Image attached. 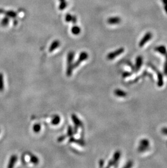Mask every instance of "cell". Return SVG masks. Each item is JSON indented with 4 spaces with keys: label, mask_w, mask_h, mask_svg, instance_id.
<instances>
[{
    "label": "cell",
    "mask_w": 167,
    "mask_h": 168,
    "mask_svg": "<svg viewBox=\"0 0 167 168\" xmlns=\"http://www.w3.org/2000/svg\"><path fill=\"white\" fill-rule=\"evenodd\" d=\"M162 2L163 3V4H167V0H162Z\"/></svg>",
    "instance_id": "35"
},
{
    "label": "cell",
    "mask_w": 167,
    "mask_h": 168,
    "mask_svg": "<svg viewBox=\"0 0 167 168\" xmlns=\"http://www.w3.org/2000/svg\"><path fill=\"white\" fill-rule=\"evenodd\" d=\"M16 161H17V156L16 155H13L10 158L8 167V168H13L15 165Z\"/></svg>",
    "instance_id": "14"
},
{
    "label": "cell",
    "mask_w": 167,
    "mask_h": 168,
    "mask_svg": "<svg viewBox=\"0 0 167 168\" xmlns=\"http://www.w3.org/2000/svg\"><path fill=\"white\" fill-rule=\"evenodd\" d=\"M120 156H121V152L119 150H117L116 151L113 156V159H112L114 165L116 164L119 161V159L120 158Z\"/></svg>",
    "instance_id": "13"
},
{
    "label": "cell",
    "mask_w": 167,
    "mask_h": 168,
    "mask_svg": "<svg viewBox=\"0 0 167 168\" xmlns=\"http://www.w3.org/2000/svg\"><path fill=\"white\" fill-rule=\"evenodd\" d=\"M71 32L74 35H78L81 33V28L77 26H75L72 28Z\"/></svg>",
    "instance_id": "19"
},
{
    "label": "cell",
    "mask_w": 167,
    "mask_h": 168,
    "mask_svg": "<svg viewBox=\"0 0 167 168\" xmlns=\"http://www.w3.org/2000/svg\"><path fill=\"white\" fill-rule=\"evenodd\" d=\"M30 162L32 163H33L34 165H37L39 163V158H38V157L34 156L33 155H30Z\"/></svg>",
    "instance_id": "17"
},
{
    "label": "cell",
    "mask_w": 167,
    "mask_h": 168,
    "mask_svg": "<svg viewBox=\"0 0 167 168\" xmlns=\"http://www.w3.org/2000/svg\"><path fill=\"white\" fill-rule=\"evenodd\" d=\"M69 143H75V144H78V145H81V146H85V142L83 140H81V139H77L75 138H73V137H71L69 138Z\"/></svg>",
    "instance_id": "10"
},
{
    "label": "cell",
    "mask_w": 167,
    "mask_h": 168,
    "mask_svg": "<svg viewBox=\"0 0 167 168\" xmlns=\"http://www.w3.org/2000/svg\"><path fill=\"white\" fill-rule=\"evenodd\" d=\"M60 120H61V119H60V117L59 115H55L52 119L51 123L53 125L56 126V125H58L60 123Z\"/></svg>",
    "instance_id": "16"
},
{
    "label": "cell",
    "mask_w": 167,
    "mask_h": 168,
    "mask_svg": "<svg viewBox=\"0 0 167 168\" xmlns=\"http://www.w3.org/2000/svg\"><path fill=\"white\" fill-rule=\"evenodd\" d=\"M155 51L164 56L167 54V48L164 45H160L156 47L155 48Z\"/></svg>",
    "instance_id": "8"
},
{
    "label": "cell",
    "mask_w": 167,
    "mask_h": 168,
    "mask_svg": "<svg viewBox=\"0 0 167 168\" xmlns=\"http://www.w3.org/2000/svg\"><path fill=\"white\" fill-rule=\"evenodd\" d=\"M88 58H89V54L87 52H81L78 60L73 64V69L77 68L78 66H79L81 62H83L84 60H86Z\"/></svg>",
    "instance_id": "2"
},
{
    "label": "cell",
    "mask_w": 167,
    "mask_h": 168,
    "mask_svg": "<svg viewBox=\"0 0 167 168\" xmlns=\"http://www.w3.org/2000/svg\"><path fill=\"white\" fill-rule=\"evenodd\" d=\"M124 52V48H120L115 51L111 52L110 53L108 54L106 58L108 60H113V59L119 56L120 54H123Z\"/></svg>",
    "instance_id": "3"
},
{
    "label": "cell",
    "mask_w": 167,
    "mask_h": 168,
    "mask_svg": "<svg viewBox=\"0 0 167 168\" xmlns=\"http://www.w3.org/2000/svg\"><path fill=\"white\" fill-rule=\"evenodd\" d=\"M4 88L3 76L2 74H0V91H2Z\"/></svg>",
    "instance_id": "23"
},
{
    "label": "cell",
    "mask_w": 167,
    "mask_h": 168,
    "mask_svg": "<svg viewBox=\"0 0 167 168\" xmlns=\"http://www.w3.org/2000/svg\"><path fill=\"white\" fill-rule=\"evenodd\" d=\"M41 125L40 123H35L33 127V130L34 132H35L36 133H39L41 131Z\"/></svg>",
    "instance_id": "20"
},
{
    "label": "cell",
    "mask_w": 167,
    "mask_h": 168,
    "mask_svg": "<svg viewBox=\"0 0 167 168\" xmlns=\"http://www.w3.org/2000/svg\"><path fill=\"white\" fill-rule=\"evenodd\" d=\"M132 166H133V162H132V161H129V162L126 164V165L124 167V168H131Z\"/></svg>",
    "instance_id": "27"
},
{
    "label": "cell",
    "mask_w": 167,
    "mask_h": 168,
    "mask_svg": "<svg viewBox=\"0 0 167 168\" xmlns=\"http://www.w3.org/2000/svg\"><path fill=\"white\" fill-rule=\"evenodd\" d=\"M161 132L164 135H167V127H163L161 129Z\"/></svg>",
    "instance_id": "31"
},
{
    "label": "cell",
    "mask_w": 167,
    "mask_h": 168,
    "mask_svg": "<svg viewBox=\"0 0 167 168\" xmlns=\"http://www.w3.org/2000/svg\"><path fill=\"white\" fill-rule=\"evenodd\" d=\"M114 94L116 96L119 97H124L127 96V93L125 91L119 89H116L115 90Z\"/></svg>",
    "instance_id": "12"
},
{
    "label": "cell",
    "mask_w": 167,
    "mask_h": 168,
    "mask_svg": "<svg viewBox=\"0 0 167 168\" xmlns=\"http://www.w3.org/2000/svg\"><path fill=\"white\" fill-rule=\"evenodd\" d=\"M65 20L66 22H72L73 24H75L77 22V19L75 16L68 14L66 15Z\"/></svg>",
    "instance_id": "15"
},
{
    "label": "cell",
    "mask_w": 167,
    "mask_h": 168,
    "mask_svg": "<svg viewBox=\"0 0 167 168\" xmlns=\"http://www.w3.org/2000/svg\"><path fill=\"white\" fill-rule=\"evenodd\" d=\"M140 145L144 146V147L149 148L150 142H149V140H148L146 139H143L140 140Z\"/></svg>",
    "instance_id": "18"
},
{
    "label": "cell",
    "mask_w": 167,
    "mask_h": 168,
    "mask_svg": "<svg viewBox=\"0 0 167 168\" xmlns=\"http://www.w3.org/2000/svg\"><path fill=\"white\" fill-rule=\"evenodd\" d=\"M166 56V59L164 62V68H163V72L165 75L167 76V53Z\"/></svg>",
    "instance_id": "24"
},
{
    "label": "cell",
    "mask_w": 167,
    "mask_h": 168,
    "mask_svg": "<svg viewBox=\"0 0 167 168\" xmlns=\"http://www.w3.org/2000/svg\"><path fill=\"white\" fill-rule=\"evenodd\" d=\"M152 67V68L155 70V71L156 72V74H157V85L159 87H162L163 86V85L164 84V81H163V75L161 72H160L157 69H156V68L150 65Z\"/></svg>",
    "instance_id": "5"
},
{
    "label": "cell",
    "mask_w": 167,
    "mask_h": 168,
    "mask_svg": "<svg viewBox=\"0 0 167 168\" xmlns=\"http://www.w3.org/2000/svg\"><path fill=\"white\" fill-rule=\"evenodd\" d=\"M104 164V159H101L99 161V167H103Z\"/></svg>",
    "instance_id": "30"
},
{
    "label": "cell",
    "mask_w": 167,
    "mask_h": 168,
    "mask_svg": "<svg viewBox=\"0 0 167 168\" xmlns=\"http://www.w3.org/2000/svg\"><path fill=\"white\" fill-rule=\"evenodd\" d=\"M78 129H79V127L76 125H75V127H74V129H73V133L74 134H76L78 132Z\"/></svg>",
    "instance_id": "33"
},
{
    "label": "cell",
    "mask_w": 167,
    "mask_h": 168,
    "mask_svg": "<svg viewBox=\"0 0 167 168\" xmlns=\"http://www.w3.org/2000/svg\"><path fill=\"white\" fill-rule=\"evenodd\" d=\"M120 22H121V19L117 16L111 17L107 19V23L110 25L118 24Z\"/></svg>",
    "instance_id": "9"
},
{
    "label": "cell",
    "mask_w": 167,
    "mask_h": 168,
    "mask_svg": "<svg viewBox=\"0 0 167 168\" xmlns=\"http://www.w3.org/2000/svg\"><path fill=\"white\" fill-rule=\"evenodd\" d=\"M72 120L73 121V123H75V125L78 126L79 127H83V123L77 116L75 114H72Z\"/></svg>",
    "instance_id": "6"
},
{
    "label": "cell",
    "mask_w": 167,
    "mask_h": 168,
    "mask_svg": "<svg viewBox=\"0 0 167 168\" xmlns=\"http://www.w3.org/2000/svg\"><path fill=\"white\" fill-rule=\"evenodd\" d=\"M143 64V58L142 56H138L136 59V64L134 66V70L138 71L140 70Z\"/></svg>",
    "instance_id": "7"
},
{
    "label": "cell",
    "mask_w": 167,
    "mask_h": 168,
    "mask_svg": "<svg viewBox=\"0 0 167 168\" xmlns=\"http://www.w3.org/2000/svg\"><path fill=\"white\" fill-rule=\"evenodd\" d=\"M132 75V73L130 72H123V77L124 78H126V77H129L130 76H131Z\"/></svg>",
    "instance_id": "28"
},
{
    "label": "cell",
    "mask_w": 167,
    "mask_h": 168,
    "mask_svg": "<svg viewBox=\"0 0 167 168\" xmlns=\"http://www.w3.org/2000/svg\"><path fill=\"white\" fill-rule=\"evenodd\" d=\"M60 45V41L58 40H54L53 42L51 44V46H50V47L49 48V52H53L55 49H57L58 48H59Z\"/></svg>",
    "instance_id": "11"
},
{
    "label": "cell",
    "mask_w": 167,
    "mask_h": 168,
    "mask_svg": "<svg viewBox=\"0 0 167 168\" xmlns=\"http://www.w3.org/2000/svg\"><path fill=\"white\" fill-rule=\"evenodd\" d=\"M8 22H9L8 19L7 18L4 19H3V20L2 21V24L4 26H7L8 24Z\"/></svg>",
    "instance_id": "32"
},
{
    "label": "cell",
    "mask_w": 167,
    "mask_h": 168,
    "mask_svg": "<svg viewBox=\"0 0 167 168\" xmlns=\"http://www.w3.org/2000/svg\"><path fill=\"white\" fill-rule=\"evenodd\" d=\"M67 6V2L65 1H62V2H60L59 6V8L60 10H62L65 9Z\"/></svg>",
    "instance_id": "21"
},
{
    "label": "cell",
    "mask_w": 167,
    "mask_h": 168,
    "mask_svg": "<svg viewBox=\"0 0 167 168\" xmlns=\"http://www.w3.org/2000/svg\"><path fill=\"white\" fill-rule=\"evenodd\" d=\"M75 57V53L73 51L69 52L67 55V65L66 69V75L68 77H70L72 74V71L73 70V60Z\"/></svg>",
    "instance_id": "1"
},
{
    "label": "cell",
    "mask_w": 167,
    "mask_h": 168,
    "mask_svg": "<svg viewBox=\"0 0 167 168\" xmlns=\"http://www.w3.org/2000/svg\"><path fill=\"white\" fill-rule=\"evenodd\" d=\"M152 37V33L151 32H147V33L144 36L142 39L140 40V42H139V46L140 48H142L144 46V45L146 44V42L150 40Z\"/></svg>",
    "instance_id": "4"
},
{
    "label": "cell",
    "mask_w": 167,
    "mask_h": 168,
    "mask_svg": "<svg viewBox=\"0 0 167 168\" xmlns=\"http://www.w3.org/2000/svg\"><path fill=\"white\" fill-rule=\"evenodd\" d=\"M67 137V135H61V136H60L58 137V139H57V140L58 142H61V141H64L65 139Z\"/></svg>",
    "instance_id": "26"
},
{
    "label": "cell",
    "mask_w": 167,
    "mask_h": 168,
    "mask_svg": "<svg viewBox=\"0 0 167 168\" xmlns=\"http://www.w3.org/2000/svg\"><path fill=\"white\" fill-rule=\"evenodd\" d=\"M148 149H149L148 147H144V146H142L139 145V146L138 147L137 150H138V152H144L146 151V150H148Z\"/></svg>",
    "instance_id": "25"
},
{
    "label": "cell",
    "mask_w": 167,
    "mask_h": 168,
    "mask_svg": "<svg viewBox=\"0 0 167 168\" xmlns=\"http://www.w3.org/2000/svg\"><path fill=\"white\" fill-rule=\"evenodd\" d=\"M7 15L8 16L12 17V18H15L16 16V13L14 12H9L7 13Z\"/></svg>",
    "instance_id": "29"
},
{
    "label": "cell",
    "mask_w": 167,
    "mask_h": 168,
    "mask_svg": "<svg viewBox=\"0 0 167 168\" xmlns=\"http://www.w3.org/2000/svg\"><path fill=\"white\" fill-rule=\"evenodd\" d=\"M164 9L165 10V12L167 14V4H164Z\"/></svg>",
    "instance_id": "34"
},
{
    "label": "cell",
    "mask_w": 167,
    "mask_h": 168,
    "mask_svg": "<svg viewBox=\"0 0 167 168\" xmlns=\"http://www.w3.org/2000/svg\"><path fill=\"white\" fill-rule=\"evenodd\" d=\"M60 2H62V1H65V0H59Z\"/></svg>",
    "instance_id": "36"
},
{
    "label": "cell",
    "mask_w": 167,
    "mask_h": 168,
    "mask_svg": "<svg viewBox=\"0 0 167 168\" xmlns=\"http://www.w3.org/2000/svg\"><path fill=\"white\" fill-rule=\"evenodd\" d=\"M73 135H74V133H73V128L72 127V126H69L67 129V137H73Z\"/></svg>",
    "instance_id": "22"
}]
</instances>
